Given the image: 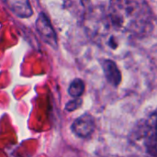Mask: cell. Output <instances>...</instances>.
Masks as SVG:
<instances>
[{
    "label": "cell",
    "instance_id": "1",
    "mask_svg": "<svg viewBox=\"0 0 157 157\" xmlns=\"http://www.w3.org/2000/svg\"><path fill=\"white\" fill-rule=\"evenodd\" d=\"M107 13L118 31L144 36L152 29V12L143 0H110Z\"/></svg>",
    "mask_w": 157,
    "mask_h": 157
},
{
    "label": "cell",
    "instance_id": "2",
    "mask_svg": "<svg viewBox=\"0 0 157 157\" xmlns=\"http://www.w3.org/2000/svg\"><path fill=\"white\" fill-rule=\"evenodd\" d=\"M135 132V139L144 142L148 155H157V110L146 119Z\"/></svg>",
    "mask_w": 157,
    "mask_h": 157
},
{
    "label": "cell",
    "instance_id": "3",
    "mask_svg": "<svg viewBox=\"0 0 157 157\" xmlns=\"http://www.w3.org/2000/svg\"><path fill=\"white\" fill-rule=\"evenodd\" d=\"M36 29L42 39V40L47 43L49 46L56 49L58 46V40L55 30L48 17V16L44 12H40L36 20Z\"/></svg>",
    "mask_w": 157,
    "mask_h": 157
},
{
    "label": "cell",
    "instance_id": "4",
    "mask_svg": "<svg viewBox=\"0 0 157 157\" xmlns=\"http://www.w3.org/2000/svg\"><path fill=\"white\" fill-rule=\"evenodd\" d=\"M71 129L77 137L88 138L95 132V119L90 114H84L74 121Z\"/></svg>",
    "mask_w": 157,
    "mask_h": 157
},
{
    "label": "cell",
    "instance_id": "5",
    "mask_svg": "<svg viewBox=\"0 0 157 157\" xmlns=\"http://www.w3.org/2000/svg\"><path fill=\"white\" fill-rule=\"evenodd\" d=\"M7 8L16 16L26 18L33 15V10L29 0H2Z\"/></svg>",
    "mask_w": 157,
    "mask_h": 157
},
{
    "label": "cell",
    "instance_id": "6",
    "mask_svg": "<svg viewBox=\"0 0 157 157\" xmlns=\"http://www.w3.org/2000/svg\"><path fill=\"white\" fill-rule=\"evenodd\" d=\"M102 67L108 82L113 86H119L121 81V74L117 64L111 60H106L103 63Z\"/></svg>",
    "mask_w": 157,
    "mask_h": 157
},
{
    "label": "cell",
    "instance_id": "7",
    "mask_svg": "<svg viewBox=\"0 0 157 157\" xmlns=\"http://www.w3.org/2000/svg\"><path fill=\"white\" fill-rule=\"evenodd\" d=\"M85 88L86 86L84 81L80 78H75L71 82L68 87V94L72 98H80L84 94Z\"/></svg>",
    "mask_w": 157,
    "mask_h": 157
},
{
    "label": "cell",
    "instance_id": "8",
    "mask_svg": "<svg viewBox=\"0 0 157 157\" xmlns=\"http://www.w3.org/2000/svg\"><path fill=\"white\" fill-rule=\"evenodd\" d=\"M82 104V99L80 98H74L73 100L69 101L67 104H66V110L67 111H74L75 109H77Z\"/></svg>",
    "mask_w": 157,
    "mask_h": 157
}]
</instances>
